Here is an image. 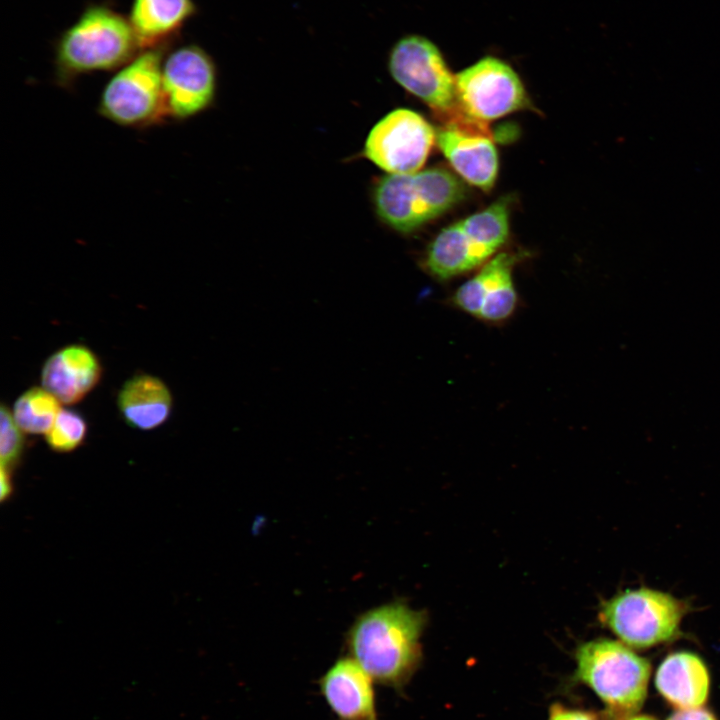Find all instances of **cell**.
<instances>
[{
    "label": "cell",
    "instance_id": "6da1fadb",
    "mask_svg": "<svg viewBox=\"0 0 720 720\" xmlns=\"http://www.w3.org/2000/svg\"><path fill=\"white\" fill-rule=\"evenodd\" d=\"M426 616L396 601L361 614L345 636V646L375 682L401 690L416 672Z\"/></svg>",
    "mask_w": 720,
    "mask_h": 720
},
{
    "label": "cell",
    "instance_id": "7a4b0ae2",
    "mask_svg": "<svg viewBox=\"0 0 720 720\" xmlns=\"http://www.w3.org/2000/svg\"><path fill=\"white\" fill-rule=\"evenodd\" d=\"M54 51V79L62 88L89 73L120 69L141 52L128 18L104 4L85 8Z\"/></svg>",
    "mask_w": 720,
    "mask_h": 720
},
{
    "label": "cell",
    "instance_id": "3957f363",
    "mask_svg": "<svg viewBox=\"0 0 720 720\" xmlns=\"http://www.w3.org/2000/svg\"><path fill=\"white\" fill-rule=\"evenodd\" d=\"M576 678L605 704L610 717L626 720L638 712L647 697L649 660L623 642L596 639L576 653Z\"/></svg>",
    "mask_w": 720,
    "mask_h": 720
},
{
    "label": "cell",
    "instance_id": "277c9868",
    "mask_svg": "<svg viewBox=\"0 0 720 720\" xmlns=\"http://www.w3.org/2000/svg\"><path fill=\"white\" fill-rule=\"evenodd\" d=\"M466 187L442 167L411 174H388L374 190L379 218L402 233H410L441 216L464 198Z\"/></svg>",
    "mask_w": 720,
    "mask_h": 720
},
{
    "label": "cell",
    "instance_id": "5b68a950",
    "mask_svg": "<svg viewBox=\"0 0 720 720\" xmlns=\"http://www.w3.org/2000/svg\"><path fill=\"white\" fill-rule=\"evenodd\" d=\"M388 69L401 87L428 105L445 124L467 127L477 122L461 109L455 75L428 38L418 34L400 38L389 53Z\"/></svg>",
    "mask_w": 720,
    "mask_h": 720
},
{
    "label": "cell",
    "instance_id": "8992f818",
    "mask_svg": "<svg viewBox=\"0 0 720 720\" xmlns=\"http://www.w3.org/2000/svg\"><path fill=\"white\" fill-rule=\"evenodd\" d=\"M165 50H143L118 69L102 90L98 113L133 129H145L168 119L162 83Z\"/></svg>",
    "mask_w": 720,
    "mask_h": 720
},
{
    "label": "cell",
    "instance_id": "52a82bcc",
    "mask_svg": "<svg viewBox=\"0 0 720 720\" xmlns=\"http://www.w3.org/2000/svg\"><path fill=\"white\" fill-rule=\"evenodd\" d=\"M684 614V604L670 594L639 588L605 601L599 618L630 648L646 649L676 637Z\"/></svg>",
    "mask_w": 720,
    "mask_h": 720
},
{
    "label": "cell",
    "instance_id": "ba28073f",
    "mask_svg": "<svg viewBox=\"0 0 720 720\" xmlns=\"http://www.w3.org/2000/svg\"><path fill=\"white\" fill-rule=\"evenodd\" d=\"M455 80L461 109L481 123L530 105L519 75L500 58L485 56L457 73Z\"/></svg>",
    "mask_w": 720,
    "mask_h": 720
},
{
    "label": "cell",
    "instance_id": "9c48e42d",
    "mask_svg": "<svg viewBox=\"0 0 720 720\" xmlns=\"http://www.w3.org/2000/svg\"><path fill=\"white\" fill-rule=\"evenodd\" d=\"M436 140V131L419 113L395 109L370 130L364 155L389 174L421 170Z\"/></svg>",
    "mask_w": 720,
    "mask_h": 720
},
{
    "label": "cell",
    "instance_id": "30bf717a",
    "mask_svg": "<svg viewBox=\"0 0 720 720\" xmlns=\"http://www.w3.org/2000/svg\"><path fill=\"white\" fill-rule=\"evenodd\" d=\"M162 83L167 118L183 121L214 101L217 72L213 59L200 46H181L164 58Z\"/></svg>",
    "mask_w": 720,
    "mask_h": 720
},
{
    "label": "cell",
    "instance_id": "8fae6325",
    "mask_svg": "<svg viewBox=\"0 0 720 720\" xmlns=\"http://www.w3.org/2000/svg\"><path fill=\"white\" fill-rule=\"evenodd\" d=\"M515 255L499 253L483 264L452 296L453 304L463 312L487 323L507 320L517 305L513 281Z\"/></svg>",
    "mask_w": 720,
    "mask_h": 720
},
{
    "label": "cell",
    "instance_id": "7c38bea8",
    "mask_svg": "<svg viewBox=\"0 0 720 720\" xmlns=\"http://www.w3.org/2000/svg\"><path fill=\"white\" fill-rule=\"evenodd\" d=\"M373 678L351 657H340L319 678V691L337 720H379Z\"/></svg>",
    "mask_w": 720,
    "mask_h": 720
},
{
    "label": "cell",
    "instance_id": "4fadbf2b",
    "mask_svg": "<svg viewBox=\"0 0 720 720\" xmlns=\"http://www.w3.org/2000/svg\"><path fill=\"white\" fill-rule=\"evenodd\" d=\"M435 143L455 171L468 183L489 191L498 174V154L490 135L445 125Z\"/></svg>",
    "mask_w": 720,
    "mask_h": 720
},
{
    "label": "cell",
    "instance_id": "5bb4252c",
    "mask_svg": "<svg viewBox=\"0 0 720 720\" xmlns=\"http://www.w3.org/2000/svg\"><path fill=\"white\" fill-rule=\"evenodd\" d=\"M101 376L97 355L84 345L71 344L48 357L41 370V384L61 403L70 405L84 399Z\"/></svg>",
    "mask_w": 720,
    "mask_h": 720
},
{
    "label": "cell",
    "instance_id": "9a60e30c",
    "mask_svg": "<svg viewBox=\"0 0 720 720\" xmlns=\"http://www.w3.org/2000/svg\"><path fill=\"white\" fill-rule=\"evenodd\" d=\"M655 686L662 697L678 710L700 708L709 697V670L697 654L673 652L657 668Z\"/></svg>",
    "mask_w": 720,
    "mask_h": 720
},
{
    "label": "cell",
    "instance_id": "2e32d148",
    "mask_svg": "<svg viewBox=\"0 0 720 720\" xmlns=\"http://www.w3.org/2000/svg\"><path fill=\"white\" fill-rule=\"evenodd\" d=\"M195 13L193 0H133L128 20L143 51L167 47Z\"/></svg>",
    "mask_w": 720,
    "mask_h": 720
},
{
    "label": "cell",
    "instance_id": "e0dca14e",
    "mask_svg": "<svg viewBox=\"0 0 720 720\" xmlns=\"http://www.w3.org/2000/svg\"><path fill=\"white\" fill-rule=\"evenodd\" d=\"M117 406L127 425L149 431L168 420L173 398L165 382L143 373L134 375L123 384L117 396Z\"/></svg>",
    "mask_w": 720,
    "mask_h": 720
},
{
    "label": "cell",
    "instance_id": "ac0fdd59",
    "mask_svg": "<svg viewBox=\"0 0 720 720\" xmlns=\"http://www.w3.org/2000/svg\"><path fill=\"white\" fill-rule=\"evenodd\" d=\"M492 257L463 230L458 221L434 238L423 264L434 278L447 280L481 267Z\"/></svg>",
    "mask_w": 720,
    "mask_h": 720
},
{
    "label": "cell",
    "instance_id": "d6986e66",
    "mask_svg": "<svg viewBox=\"0 0 720 720\" xmlns=\"http://www.w3.org/2000/svg\"><path fill=\"white\" fill-rule=\"evenodd\" d=\"M60 403L45 388L32 387L16 399L12 414L23 432L46 434L61 410Z\"/></svg>",
    "mask_w": 720,
    "mask_h": 720
},
{
    "label": "cell",
    "instance_id": "ffe728a7",
    "mask_svg": "<svg viewBox=\"0 0 720 720\" xmlns=\"http://www.w3.org/2000/svg\"><path fill=\"white\" fill-rule=\"evenodd\" d=\"M463 230L494 255L509 236V205L499 199L487 208L459 221Z\"/></svg>",
    "mask_w": 720,
    "mask_h": 720
},
{
    "label": "cell",
    "instance_id": "44dd1931",
    "mask_svg": "<svg viewBox=\"0 0 720 720\" xmlns=\"http://www.w3.org/2000/svg\"><path fill=\"white\" fill-rule=\"evenodd\" d=\"M87 431V422L80 413L72 409H61L45 434V440L49 448L56 452H70L83 443Z\"/></svg>",
    "mask_w": 720,
    "mask_h": 720
},
{
    "label": "cell",
    "instance_id": "7402d4cb",
    "mask_svg": "<svg viewBox=\"0 0 720 720\" xmlns=\"http://www.w3.org/2000/svg\"><path fill=\"white\" fill-rule=\"evenodd\" d=\"M0 420L1 466L11 470L16 466L24 451V432L14 420L12 411L4 405L1 406Z\"/></svg>",
    "mask_w": 720,
    "mask_h": 720
},
{
    "label": "cell",
    "instance_id": "603a6c76",
    "mask_svg": "<svg viewBox=\"0 0 720 720\" xmlns=\"http://www.w3.org/2000/svg\"><path fill=\"white\" fill-rule=\"evenodd\" d=\"M548 720H598L593 713L570 709L562 705L551 706Z\"/></svg>",
    "mask_w": 720,
    "mask_h": 720
},
{
    "label": "cell",
    "instance_id": "cb8c5ba5",
    "mask_svg": "<svg viewBox=\"0 0 720 720\" xmlns=\"http://www.w3.org/2000/svg\"><path fill=\"white\" fill-rule=\"evenodd\" d=\"M667 720H717V718L709 710L700 707L678 710L670 715Z\"/></svg>",
    "mask_w": 720,
    "mask_h": 720
},
{
    "label": "cell",
    "instance_id": "d4e9b609",
    "mask_svg": "<svg viewBox=\"0 0 720 720\" xmlns=\"http://www.w3.org/2000/svg\"><path fill=\"white\" fill-rule=\"evenodd\" d=\"M13 491V483L11 477V470L1 466V500L5 501L8 499Z\"/></svg>",
    "mask_w": 720,
    "mask_h": 720
},
{
    "label": "cell",
    "instance_id": "484cf974",
    "mask_svg": "<svg viewBox=\"0 0 720 720\" xmlns=\"http://www.w3.org/2000/svg\"><path fill=\"white\" fill-rule=\"evenodd\" d=\"M626 720H658L652 716L649 715H633Z\"/></svg>",
    "mask_w": 720,
    "mask_h": 720
}]
</instances>
